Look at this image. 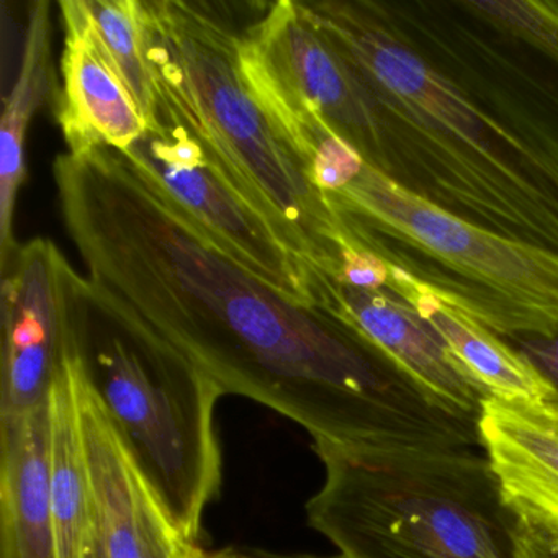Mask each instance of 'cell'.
Listing matches in <instances>:
<instances>
[{"label":"cell","mask_w":558,"mask_h":558,"mask_svg":"<svg viewBox=\"0 0 558 558\" xmlns=\"http://www.w3.org/2000/svg\"><path fill=\"white\" fill-rule=\"evenodd\" d=\"M53 175L97 302L225 395L322 442L482 449L478 416L444 403L335 310L287 296L221 250L132 156L66 153Z\"/></svg>","instance_id":"cell-1"},{"label":"cell","mask_w":558,"mask_h":558,"mask_svg":"<svg viewBox=\"0 0 558 558\" xmlns=\"http://www.w3.org/2000/svg\"><path fill=\"white\" fill-rule=\"evenodd\" d=\"M374 99L361 158L469 223L558 254V161L496 116L391 24L380 0H296Z\"/></svg>","instance_id":"cell-2"},{"label":"cell","mask_w":558,"mask_h":558,"mask_svg":"<svg viewBox=\"0 0 558 558\" xmlns=\"http://www.w3.org/2000/svg\"><path fill=\"white\" fill-rule=\"evenodd\" d=\"M159 125L181 126L225 184L325 282L361 246L257 99L241 63L233 4L142 0Z\"/></svg>","instance_id":"cell-3"},{"label":"cell","mask_w":558,"mask_h":558,"mask_svg":"<svg viewBox=\"0 0 558 558\" xmlns=\"http://www.w3.org/2000/svg\"><path fill=\"white\" fill-rule=\"evenodd\" d=\"M303 159L367 250L457 303L502 339L558 329V254L469 223L401 189L326 126Z\"/></svg>","instance_id":"cell-4"},{"label":"cell","mask_w":558,"mask_h":558,"mask_svg":"<svg viewBox=\"0 0 558 558\" xmlns=\"http://www.w3.org/2000/svg\"><path fill=\"white\" fill-rule=\"evenodd\" d=\"M310 527L348 558H515V515L486 453L313 440Z\"/></svg>","instance_id":"cell-5"},{"label":"cell","mask_w":558,"mask_h":558,"mask_svg":"<svg viewBox=\"0 0 558 558\" xmlns=\"http://www.w3.org/2000/svg\"><path fill=\"white\" fill-rule=\"evenodd\" d=\"M73 344L84 380L175 531L201 545L205 511L223 482L215 424L223 391L174 349L107 312L87 277Z\"/></svg>","instance_id":"cell-6"},{"label":"cell","mask_w":558,"mask_h":558,"mask_svg":"<svg viewBox=\"0 0 558 558\" xmlns=\"http://www.w3.org/2000/svg\"><path fill=\"white\" fill-rule=\"evenodd\" d=\"M404 40L558 161V0H380Z\"/></svg>","instance_id":"cell-7"},{"label":"cell","mask_w":558,"mask_h":558,"mask_svg":"<svg viewBox=\"0 0 558 558\" xmlns=\"http://www.w3.org/2000/svg\"><path fill=\"white\" fill-rule=\"evenodd\" d=\"M126 155L148 169L221 250L287 296L332 310V283L319 279L274 228L225 184L198 143L181 126L162 123Z\"/></svg>","instance_id":"cell-8"},{"label":"cell","mask_w":558,"mask_h":558,"mask_svg":"<svg viewBox=\"0 0 558 558\" xmlns=\"http://www.w3.org/2000/svg\"><path fill=\"white\" fill-rule=\"evenodd\" d=\"M0 420L48 403L86 277L47 238L19 244L2 269Z\"/></svg>","instance_id":"cell-9"},{"label":"cell","mask_w":558,"mask_h":558,"mask_svg":"<svg viewBox=\"0 0 558 558\" xmlns=\"http://www.w3.org/2000/svg\"><path fill=\"white\" fill-rule=\"evenodd\" d=\"M76 364L90 525L104 558H185L198 545H189L175 531L102 404L84 380L77 355Z\"/></svg>","instance_id":"cell-10"},{"label":"cell","mask_w":558,"mask_h":558,"mask_svg":"<svg viewBox=\"0 0 558 558\" xmlns=\"http://www.w3.org/2000/svg\"><path fill=\"white\" fill-rule=\"evenodd\" d=\"M64 48L58 125L73 155L97 146L130 151L148 132L122 71L104 44L86 0H61Z\"/></svg>","instance_id":"cell-11"},{"label":"cell","mask_w":558,"mask_h":558,"mask_svg":"<svg viewBox=\"0 0 558 558\" xmlns=\"http://www.w3.org/2000/svg\"><path fill=\"white\" fill-rule=\"evenodd\" d=\"M336 312L361 329L398 367L453 410L472 416L493 400L450 354L442 339L387 290L336 283Z\"/></svg>","instance_id":"cell-12"},{"label":"cell","mask_w":558,"mask_h":558,"mask_svg":"<svg viewBox=\"0 0 558 558\" xmlns=\"http://www.w3.org/2000/svg\"><path fill=\"white\" fill-rule=\"evenodd\" d=\"M483 450L515 518L558 531V420L545 408L488 400Z\"/></svg>","instance_id":"cell-13"},{"label":"cell","mask_w":558,"mask_h":558,"mask_svg":"<svg viewBox=\"0 0 558 558\" xmlns=\"http://www.w3.org/2000/svg\"><path fill=\"white\" fill-rule=\"evenodd\" d=\"M387 266L384 290L413 308L489 397L506 403L547 407L550 388L508 341L433 287L393 264Z\"/></svg>","instance_id":"cell-14"},{"label":"cell","mask_w":558,"mask_h":558,"mask_svg":"<svg viewBox=\"0 0 558 558\" xmlns=\"http://www.w3.org/2000/svg\"><path fill=\"white\" fill-rule=\"evenodd\" d=\"M48 439V403L0 420V558H60Z\"/></svg>","instance_id":"cell-15"},{"label":"cell","mask_w":558,"mask_h":558,"mask_svg":"<svg viewBox=\"0 0 558 558\" xmlns=\"http://www.w3.org/2000/svg\"><path fill=\"white\" fill-rule=\"evenodd\" d=\"M51 4H32L22 50L17 83L5 100L0 125V269L8 264L19 243L14 238V215L19 191L27 178L25 140L35 112L44 106L53 83L51 66Z\"/></svg>","instance_id":"cell-16"},{"label":"cell","mask_w":558,"mask_h":558,"mask_svg":"<svg viewBox=\"0 0 558 558\" xmlns=\"http://www.w3.org/2000/svg\"><path fill=\"white\" fill-rule=\"evenodd\" d=\"M48 475L58 550L60 558H83L90 531V506L73 331L63 367L48 395Z\"/></svg>","instance_id":"cell-17"},{"label":"cell","mask_w":558,"mask_h":558,"mask_svg":"<svg viewBox=\"0 0 558 558\" xmlns=\"http://www.w3.org/2000/svg\"><path fill=\"white\" fill-rule=\"evenodd\" d=\"M87 11L104 44L125 77L145 117L148 132L159 125V96L148 54L142 0H86ZM146 132V133H148Z\"/></svg>","instance_id":"cell-18"},{"label":"cell","mask_w":558,"mask_h":558,"mask_svg":"<svg viewBox=\"0 0 558 558\" xmlns=\"http://www.w3.org/2000/svg\"><path fill=\"white\" fill-rule=\"evenodd\" d=\"M508 341L550 388L551 397L545 410L558 411V329L550 335H522Z\"/></svg>","instance_id":"cell-19"},{"label":"cell","mask_w":558,"mask_h":558,"mask_svg":"<svg viewBox=\"0 0 558 558\" xmlns=\"http://www.w3.org/2000/svg\"><path fill=\"white\" fill-rule=\"evenodd\" d=\"M514 551L515 558H558V531L515 518Z\"/></svg>","instance_id":"cell-20"},{"label":"cell","mask_w":558,"mask_h":558,"mask_svg":"<svg viewBox=\"0 0 558 558\" xmlns=\"http://www.w3.org/2000/svg\"><path fill=\"white\" fill-rule=\"evenodd\" d=\"M223 558H348L345 555H313V554H280V551L264 550L254 547L218 548Z\"/></svg>","instance_id":"cell-21"},{"label":"cell","mask_w":558,"mask_h":558,"mask_svg":"<svg viewBox=\"0 0 558 558\" xmlns=\"http://www.w3.org/2000/svg\"><path fill=\"white\" fill-rule=\"evenodd\" d=\"M83 558H104L102 548H100L99 541H97L96 532L90 525L89 534L86 538V547H84Z\"/></svg>","instance_id":"cell-22"},{"label":"cell","mask_w":558,"mask_h":558,"mask_svg":"<svg viewBox=\"0 0 558 558\" xmlns=\"http://www.w3.org/2000/svg\"><path fill=\"white\" fill-rule=\"evenodd\" d=\"M185 558H223L218 550H207V548L201 547H192L189 550V554L185 555Z\"/></svg>","instance_id":"cell-23"},{"label":"cell","mask_w":558,"mask_h":558,"mask_svg":"<svg viewBox=\"0 0 558 558\" xmlns=\"http://www.w3.org/2000/svg\"><path fill=\"white\" fill-rule=\"evenodd\" d=\"M548 413L554 414V416L557 417V420H558V411H555V413H554V411H548Z\"/></svg>","instance_id":"cell-24"}]
</instances>
